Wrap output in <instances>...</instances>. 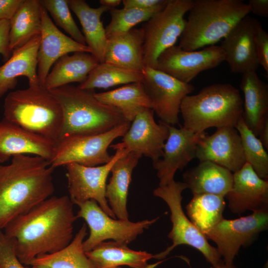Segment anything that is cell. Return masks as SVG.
Here are the masks:
<instances>
[{
	"label": "cell",
	"instance_id": "6da1fadb",
	"mask_svg": "<svg viewBox=\"0 0 268 268\" xmlns=\"http://www.w3.org/2000/svg\"><path fill=\"white\" fill-rule=\"evenodd\" d=\"M68 196H51L11 221L4 235L24 266L39 256L56 252L72 240L77 219Z\"/></svg>",
	"mask_w": 268,
	"mask_h": 268
},
{
	"label": "cell",
	"instance_id": "7a4b0ae2",
	"mask_svg": "<svg viewBox=\"0 0 268 268\" xmlns=\"http://www.w3.org/2000/svg\"><path fill=\"white\" fill-rule=\"evenodd\" d=\"M54 169L46 159L28 155L0 165V230L52 196Z\"/></svg>",
	"mask_w": 268,
	"mask_h": 268
},
{
	"label": "cell",
	"instance_id": "3957f363",
	"mask_svg": "<svg viewBox=\"0 0 268 268\" xmlns=\"http://www.w3.org/2000/svg\"><path fill=\"white\" fill-rule=\"evenodd\" d=\"M50 91L63 113L57 141L68 135L102 134L128 122L118 109L97 99L93 90L67 84Z\"/></svg>",
	"mask_w": 268,
	"mask_h": 268
},
{
	"label": "cell",
	"instance_id": "277c9868",
	"mask_svg": "<svg viewBox=\"0 0 268 268\" xmlns=\"http://www.w3.org/2000/svg\"><path fill=\"white\" fill-rule=\"evenodd\" d=\"M179 46L195 51L215 45L251 12L242 0H194Z\"/></svg>",
	"mask_w": 268,
	"mask_h": 268
},
{
	"label": "cell",
	"instance_id": "5b68a950",
	"mask_svg": "<svg viewBox=\"0 0 268 268\" xmlns=\"http://www.w3.org/2000/svg\"><path fill=\"white\" fill-rule=\"evenodd\" d=\"M243 111L240 91L229 83L206 86L196 94L186 96L180 106L183 127L197 133L211 127H235Z\"/></svg>",
	"mask_w": 268,
	"mask_h": 268
},
{
	"label": "cell",
	"instance_id": "8992f818",
	"mask_svg": "<svg viewBox=\"0 0 268 268\" xmlns=\"http://www.w3.org/2000/svg\"><path fill=\"white\" fill-rule=\"evenodd\" d=\"M4 120L53 140H58L63 123L61 107L42 85L8 93L3 104Z\"/></svg>",
	"mask_w": 268,
	"mask_h": 268
},
{
	"label": "cell",
	"instance_id": "52a82bcc",
	"mask_svg": "<svg viewBox=\"0 0 268 268\" xmlns=\"http://www.w3.org/2000/svg\"><path fill=\"white\" fill-rule=\"evenodd\" d=\"M187 186L183 182L173 180L168 184L158 186L153 191V195L162 199L168 205L171 212L172 228L168 238L172 244L165 251L153 256V258L165 257L177 246L187 245L200 251L212 267L217 266L223 261L216 248L211 246L204 235L195 226L184 213L182 206V193Z\"/></svg>",
	"mask_w": 268,
	"mask_h": 268
},
{
	"label": "cell",
	"instance_id": "ba28073f",
	"mask_svg": "<svg viewBox=\"0 0 268 268\" xmlns=\"http://www.w3.org/2000/svg\"><path fill=\"white\" fill-rule=\"evenodd\" d=\"M131 123L126 122L105 133L90 135H71L65 136L55 143L52 156L49 160L55 169L70 163L86 166L105 164L112 155L108 148L116 138L123 136Z\"/></svg>",
	"mask_w": 268,
	"mask_h": 268
},
{
	"label": "cell",
	"instance_id": "9c48e42d",
	"mask_svg": "<svg viewBox=\"0 0 268 268\" xmlns=\"http://www.w3.org/2000/svg\"><path fill=\"white\" fill-rule=\"evenodd\" d=\"M194 0H168L164 7L143 24L144 66L155 68L158 58L175 45L186 24L185 15Z\"/></svg>",
	"mask_w": 268,
	"mask_h": 268
},
{
	"label": "cell",
	"instance_id": "30bf717a",
	"mask_svg": "<svg viewBox=\"0 0 268 268\" xmlns=\"http://www.w3.org/2000/svg\"><path fill=\"white\" fill-rule=\"evenodd\" d=\"M79 209L76 217L83 219L89 228V235L83 241L84 251L88 252L108 239L128 244L148 229L158 217L136 222L115 219L107 215L93 200L76 204Z\"/></svg>",
	"mask_w": 268,
	"mask_h": 268
},
{
	"label": "cell",
	"instance_id": "8fae6325",
	"mask_svg": "<svg viewBox=\"0 0 268 268\" xmlns=\"http://www.w3.org/2000/svg\"><path fill=\"white\" fill-rule=\"evenodd\" d=\"M268 228V209H266L235 219L223 218L203 235L215 243L223 262L231 264L241 247L251 245Z\"/></svg>",
	"mask_w": 268,
	"mask_h": 268
},
{
	"label": "cell",
	"instance_id": "7c38bea8",
	"mask_svg": "<svg viewBox=\"0 0 268 268\" xmlns=\"http://www.w3.org/2000/svg\"><path fill=\"white\" fill-rule=\"evenodd\" d=\"M128 153L125 149H117L109 162L96 166L75 163L66 165L68 197L73 204L93 200L107 215L115 218L105 196L106 181L116 161Z\"/></svg>",
	"mask_w": 268,
	"mask_h": 268
},
{
	"label": "cell",
	"instance_id": "4fadbf2b",
	"mask_svg": "<svg viewBox=\"0 0 268 268\" xmlns=\"http://www.w3.org/2000/svg\"><path fill=\"white\" fill-rule=\"evenodd\" d=\"M142 72V82L154 112L167 125L178 124L182 102L195 87L151 67L145 66Z\"/></svg>",
	"mask_w": 268,
	"mask_h": 268
},
{
	"label": "cell",
	"instance_id": "5bb4252c",
	"mask_svg": "<svg viewBox=\"0 0 268 268\" xmlns=\"http://www.w3.org/2000/svg\"><path fill=\"white\" fill-rule=\"evenodd\" d=\"M225 60L220 46L213 45L201 50L186 51L175 45L160 54L155 68L189 83L201 71L215 67Z\"/></svg>",
	"mask_w": 268,
	"mask_h": 268
},
{
	"label": "cell",
	"instance_id": "9a60e30c",
	"mask_svg": "<svg viewBox=\"0 0 268 268\" xmlns=\"http://www.w3.org/2000/svg\"><path fill=\"white\" fill-rule=\"evenodd\" d=\"M120 142L111 144L114 150L125 149L144 155L155 161L163 154V147L169 135L168 125L154 118V111L146 108L141 111L131 122Z\"/></svg>",
	"mask_w": 268,
	"mask_h": 268
},
{
	"label": "cell",
	"instance_id": "2e32d148",
	"mask_svg": "<svg viewBox=\"0 0 268 268\" xmlns=\"http://www.w3.org/2000/svg\"><path fill=\"white\" fill-rule=\"evenodd\" d=\"M169 135L163 147V154L153 161L159 180V186L166 185L174 180L178 170H182L196 157L197 145L205 132L197 133L184 127L178 129L168 125Z\"/></svg>",
	"mask_w": 268,
	"mask_h": 268
},
{
	"label": "cell",
	"instance_id": "e0dca14e",
	"mask_svg": "<svg viewBox=\"0 0 268 268\" xmlns=\"http://www.w3.org/2000/svg\"><path fill=\"white\" fill-rule=\"evenodd\" d=\"M261 26L257 19L248 15L223 39L220 46L231 72L243 74L256 71L259 64L255 49V37Z\"/></svg>",
	"mask_w": 268,
	"mask_h": 268
},
{
	"label": "cell",
	"instance_id": "ac0fdd59",
	"mask_svg": "<svg viewBox=\"0 0 268 268\" xmlns=\"http://www.w3.org/2000/svg\"><path fill=\"white\" fill-rule=\"evenodd\" d=\"M196 158L200 162L216 163L233 173L246 163L240 136L232 127L218 128L210 135L205 134L198 144Z\"/></svg>",
	"mask_w": 268,
	"mask_h": 268
},
{
	"label": "cell",
	"instance_id": "d6986e66",
	"mask_svg": "<svg viewBox=\"0 0 268 268\" xmlns=\"http://www.w3.org/2000/svg\"><path fill=\"white\" fill-rule=\"evenodd\" d=\"M78 52L91 54L86 45L78 43L61 31L42 5L41 41L37 53V69L40 84L43 86L51 67L59 58Z\"/></svg>",
	"mask_w": 268,
	"mask_h": 268
},
{
	"label": "cell",
	"instance_id": "ffe728a7",
	"mask_svg": "<svg viewBox=\"0 0 268 268\" xmlns=\"http://www.w3.org/2000/svg\"><path fill=\"white\" fill-rule=\"evenodd\" d=\"M225 197L234 214L268 209V181L259 177L246 162L233 173L232 189Z\"/></svg>",
	"mask_w": 268,
	"mask_h": 268
},
{
	"label": "cell",
	"instance_id": "44dd1931",
	"mask_svg": "<svg viewBox=\"0 0 268 268\" xmlns=\"http://www.w3.org/2000/svg\"><path fill=\"white\" fill-rule=\"evenodd\" d=\"M55 142L8 122L0 121V163L18 155H33L49 161Z\"/></svg>",
	"mask_w": 268,
	"mask_h": 268
},
{
	"label": "cell",
	"instance_id": "7402d4cb",
	"mask_svg": "<svg viewBox=\"0 0 268 268\" xmlns=\"http://www.w3.org/2000/svg\"><path fill=\"white\" fill-rule=\"evenodd\" d=\"M40 41L39 35L13 50L11 57L0 67V98L15 87L19 76L26 77L29 86L40 85L37 70Z\"/></svg>",
	"mask_w": 268,
	"mask_h": 268
},
{
	"label": "cell",
	"instance_id": "603a6c76",
	"mask_svg": "<svg viewBox=\"0 0 268 268\" xmlns=\"http://www.w3.org/2000/svg\"><path fill=\"white\" fill-rule=\"evenodd\" d=\"M183 178L193 195L210 194L225 197L232 189L233 173L216 163L203 161L185 172Z\"/></svg>",
	"mask_w": 268,
	"mask_h": 268
},
{
	"label": "cell",
	"instance_id": "cb8c5ba5",
	"mask_svg": "<svg viewBox=\"0 0 268 268\" xmlns=\"http://www.w3.org/2000/svg\"><path fill=\"white\" fill-rule=\"evenodd\" d=\"M240 87L244 96L242 118L258 137L268 116V85L259 78L256 71H251L242 74Z\"/></svg>",
	"mask_w": 268,
	"mask_h": 268
},
{
	"label": "cell",
	"instance_id": "d4e9b609",
	"mask_svg": "<svg viewBox=\"0 0 268 268\" xmlns=\"http://www.w3.org/2000/svg\"><path fill=\"white\" fill-rule=\"evenodd\" d=\"M144 33L142 28L108 39L104 62L125 68L140 71L143 62Z\"/></svg>",
	"mask_w": 268,
	"mask_h": 268
},
{
	"label": "cell",
	"instance_id": "484cf974",
	"mask_svg": "<svg viewBox=\"0 0 268 268\" xmlns=\"http://www.w3.org/2000/svg\"><path fill=\"white\" fill-rule=\"evenodd\" d=\"M141 156L128 152L119 158L111 168L112 176L106 185L105 196L110 207L119 219H129L127 207L129 188L133 171Z\"/></svg>",
	"mask_w": 268,
	"mask_h": 268
},
{
	"label": "cell",
	"instance_id": "4316f807",
	"mask_svg": "<svg viewBox=\"0 0 268 268\" xmlns=\"http://www.w3.org/2000/svg\"><path fill=\"white\" fill-rule=\"evenodd\" d=\"M67 1L69 8L80 21L86 45L91 50V54L99 63H103L108 38L101 17L111 8L102 5L93 8L84 0Z\"/></svg>",
	"mask_w": 268,
	"mask_h": 268
},
{
	"label": "cell",
	"instance_id": "83f0119b",
	"mask_svg": "<svg viewBox=\"0 0 268 268\" xmlns=\"http://www.w3.org/2000/svg\"><path fill=\"white\" fill-rule=\"evenodd\" d=\"M99 63L90 53L78 52L64 55L55 63L43 86L50 90L72 82L80 84Z\"/></svg>",
	"mask_w": 268,
	"mask_h": 268
},
{
	"label": "cell",
	"instance_id": "f1b7e54d",
	"mask_svg": "<svg viewBox=\"0 0 268 268\" xmlns=\"http://www.w3.org/2000/svg\"><path fill=\"white\" fill-rule=\"evenodd\" d=\"M86 255L96 268L128 266L132 268H148L153 255L146 251H134L127 244L115 241L102 242Z\"/></svg>",
	"mask_w": 268,
	"mask_h": 268
},
{
	"label": "cell",
	"instance_id": "f546056e",
	"mask_svg": "<svg viewBox=\"0 0 268 268\" xmlns=\"http://www.w3.org/2000/svg\"><path fill=\"white\" fill-rule=\"evenodd\" d=\"M94 95L101 102L118 109L130 123L142 110L152 109L142 81L125 84L106 92H94Z\"/></svg>",
	"mask_w": 268,
	"mask_h": 268
},
{
	"label": "cell",
	"instance_id": "4dcf8cb0",
	"mask_svg": "<svg viewBox=\"0 0 268 268\" xmlns=\"http://www.w3.org/2000/svg\"><path fill=\"white\" fill-rule=\"evenodd\" d=\"M41 6L40 0H24L9 20V47L12 51L41 35Z\"/></svg>",
	"mask_w": 268,
	"mask_h": 268
},
{
	"label": "cell",
	"instance_id": "1f68e13d",
	"mask_svg": "<svg viewBox=\"0 0 268 268\" xmlns=\"http://www.w3.org/2000/svg\"><path fill=\"white\" fill-rule=\"evenodd\" d=\"M87 235V227L84 223L67 246L53 253L38 256L30 266L48 268H96L83 249V243Z\"/></svg>",
	"mask_w": 268,
	"mask_h": 268
},
{
	"label": "cell",
	"instance_id": "d6a6232c",
	"mask_svg": "<svg viewBox=\"0 0 268 268\" xmlns=\"http://www.w3.org/2000/svg\"><path fill=\"white\" fill-rule=\"evenodd\" d=\"M224 198L210 194H195L186 205L189 219L203 234L224 218Z\"/></svg>",
	"mask_w": 268,
	"mask_h": 268
},
{
	"label": "cell",
	"instance_id": "836d02e7",
	"mask_svg": "<svg viewBox=\"0 0 268 268\" xmlns=\"http://www.w3.org/2000/svg\"><path fill=\"white\" fill-rule=\"evenodd\" d=\"M142 80V72L103 62L99 63L77 86L82 89L93 90L95 88L107 89Z\"/></svg>",
	"mask_w": 268,
	"mask_h": 268
},
{
	"label": "cell",
	"instance_id": "e575fe53",
	"mask_svg": "<svg viewBox=\"0 0 268 268\" xmlns=\"http://www.w3.org/2000/svg\"><path fill=\"white\" fill-rule=\"evenodd\" d=\"M235 128L241 137L246 162L259 177L268 180V154L261 141L248 128L242 117Z\"/></svg>",
	"mask_w": 268,
	"mask_h": 268
},
{
	"label": "cell",
	"instance_id": "d590c367",
	"mask_svg": "<svg viewBox=\"0 0 268 268\" xmlns=\"http://www.w3.org/2000/svg\"><path fill=\"white\" fill-rule=\"evenodd\" d=\"M165 6L148 9L124 7L121 9L111 8L109 10L111 21L105 28L107 38L129 31L137 24L147 21Z\"/></svg>",
	"mask_w": 268,
	"mask_h": 268
},
{
	"label": "cell",
	"instance_id": "8d00e7d4",
	"mask_svg": "<svg viewBox=\"0 0 268 268\" xmlns=\"http://www.w3.org/2000/svg\"><path fill=\"white\" fill-rule=\"evenodd\" d=\"M40 2L49 12L57 25L63 29L75 41L86 45L83 34L71 15L67 0H42Z\"/></svg>",
	"mask_w": 268,
	"mask_h": 268
},
{
	"label": "cell",
	"instance_id": "74e56055",
	"mask_svg": "<svg viewBox=\"0 0 268 268\" xmlns=\"http://www.w3.org/2000/svg\"><path fill=\"white\" fill-rule=\"evenodd\" d=\"M0 266L2 268H28L20 262L11 241L3 233L0 239Z\"/></svg>",
	"mask_w": 268,
	"mask_h": 268
},
{
	"label": "cell",
	"instance_id": "f35d334b",
	"mask_svg": "<svg viewBox=\"0 0 268 268\" xmlns=\"http://www.w3.org/2000/svg\"><path fill=\"white\" fill-rule=\"evenodd\" d=\"M255 49L259 65L268 74V33L263 28L259 29L255 37Z\"/></svg>",
	"mask_w": 268,
	"mask_h": 268
},
{
	"label": "cell",
	"instance_id": "ab89813d",
	"mask_svg": "<svg viewBox=\"0 0 268 268\" xmlns=\"http://www.w3.org/2000/svg\"><path fill=\"white\" fill-rule=\"evenodd\" d=\"M10 21L0 20V54L5 62L11 57L12 51L9 47Z\"/></svg>",
	"mask_w": 268,
	"mask_h": 268
},
{
	"label": "cell",
	"instance_id": "60d3db41",
	"mask_svg": "<svg viewBox=\"0 0 268 268\" xmlns=\"http://www.w3.org/2000/svg\"><path fill=\"white\" fill-rule=\"evenodd\" d=\"M124 8H135L148 9L165 6L168 0H123Z\"/></svg>",
	"mask_w": 268,
	"mask_h": 268
},
{
	"label": "cell",
	"instance_id": "b9f144b4",
	"mask_svg": "<svg viewBox=\"0 0 268 268\" xmlns=\"http://www.w3.org/2000/svg\"><path fill=\"white\" fill-rule=\"evenodd\" d=\"M24 0H0V20H10Z\"/></svg>",
	"mask_w": 268,
	"mask_h": 268
},
{
	"label": "cell",
	"instance_id": "7bdbcfd3",
	"mask_svg": "<svg viewBox=\"0 0 268 268\" xmlns=\"http://www.w3.org/2000/svg\"><path fill=\"white\" fill-rule=\"evenodd\" d=\"M247 4L251 12L260 16L268 17V0H249Z\"/></svg>",
	"mask_w": 268,
	"mask_h": 268
},
{
	"label": "cell",
	"instance_id": "ee69618b",
	"mask_svg": "<svg viewBox=\"0 0 268 268\" xmlns=\"http://www.w3.org/2000/svg\"><path fill=\"white\" fill-rule=\"evenodd\" d=\"M264 147L268 149V116L265 119L258 135Z\"/></svg>",
	"mask_w": 268,
	"mask_h": 268
},
{
	"label": "cell",
	"instance_id": "f6af8a7d",
	"mask_svg": "<svg viewBox=\"0 0 268 268\" xmlns=\"http://www.w3.org/2000/svg\"><path fill=\"white\" fill-rule=\"evenodd\" d=\"M101 5L108 7L110 8H115L121 2V0H100L99 1Z\"/></svg>",
	"mask_w": 268,
	"mask_h": 268
},
{
	"label": "cell",
	"instance_id": "bcb514c9",
	"mask_svg": "<svg viewBox=\"0 0 268 268\" xmlns=\"http://www.w3.org/2000/svg\"><path fill=\"white\" fill-rule=\"evenodd\" d=\"M211 268H237L236 267L233 263L231 264H226L224 262H223L222 264L215 266L212 267Z\"/></svg>",
	"mask_w": 268,
	"mask_h": 268
},
{
	"label": "cell",
	"instance_id": "7dc6e473",
	"mask_svg": "<svg viewBox=\"0 0 268 268\" xmlns=\"http://www.w3.org/2000/svg\"><path fill=\"white\" fill-rule=\"evenodd\" d=\"M31 268H48L46 267L45 266H31Z\"/></svg>",
	"mask_w": 268,
	"mask_h": 268
},
{
	"label": "cell",
	"instance_id": "c3c4849f",
	"mask_svg": "<svg viewBox=\"0 0 268 268\" xmlns=\"http://www.w3.org/2000/svg\"><path fill=\"white\" fill-rule=\"evenodd\" d=\"M2 235H3V232H2V231L0 230V239Z\"/></svg>",
	"mask_w": 268,
	"mask_h": 268
},
{
	"label": "cell",
	"instance_id": "681fc988",
	"mask_svg": "<svg viewBox=\"0 0 268 268\" xmlns=\"http://www.w3.org/2000/svg\"><path fill=\"white\" fill-rule=\"evenodd\" d=\"M121 268L116 267V268Z\"/></svg>",
	"mask_w": 268,
	"mask_h": 268
},
{
	"label": "cell",
	"instance_id": "f907efd6",
	"mask_svg": "<svg viewBox=\"0 0 268 268\" xmlns=\"http://www.w3.org/2000/svg\"><path fill=\"white\" fill-rule=\"evenodd\" d=\"M0 268H2L0 266Z\"/></svg>",
	"mask_w": 268,
	"mask_h": 268
}]
</instances>
